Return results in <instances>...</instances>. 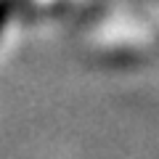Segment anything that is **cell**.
Masks as SVG:
<instances>
[{
	"label": "cell",
	"instance_id": "obj_1",
	"mask_svg": "<svg viewBox=\"0 0 159 159\" xmlns=\"http://www.w3.org/2000/svg\"><path fill=\"white\" fill-rule=\"evenodd\" d=\"M11 8H13L11 0H0V32H3V27H6L8 16H11Z\"/></svg>",
	"mask_w": 159,
	"mask_h": 159
}]
</instances>
